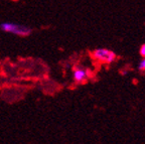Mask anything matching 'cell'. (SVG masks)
Listing matches in <instances>:
<instances>
[{
    "mask_svg": "<svg viewBox=\"0 0 145 144\" xmlns=\"http://www.w3.org/2000/svg\"><path fill=\"white\" fill-rule=\"evenodd\" d=\"M139 70L140 71H142V72H144L145 71V58L142 60V61L140 62V63H139Z\"/></svg>",
    "mask_w": 145,
    "mask_h": 144,
    "instance_id": "cell-4",
    "label": "cell"
},
{
    "mask_svg": "<svg viewBox=\"0 0 145 144\" xmlns=\"http://www.w3.org/2000/svg\"><path fill=\"white\" fill-rule=\"evenodd\" d=\"M92 56H93V58L96 61L102 62V63H113L116 60L115 52L107 50V48H98V50H94Z\"/></svg>",
    "mask_w": 145,
    "mask_h": 144,
    "instance_id": "cell-2",
    "label": "cell"
},
{
    "mask_svg": "<svg viewBox=\"0 0 145 144\" xmlns=\"http://www.w3.org/2000/svg\"><path fill=\"white\" fill-rule=\"evenodd\" d=\"M88 75V71L83 70V69H76L74 71V80L77 83H82L87 79Z\"/></svg>",
    "mask_w": 145,
    "mask_h": 144,
    "instance_id": "cell-3",
    "label": "cell"
},
{
    "mask_svg": "<svg viewBox=\"0 0 145 144\" xmlns=\"http://www.w3.org/2000/svg\"><path fill=\"white\" fill-rule=\"evenodd\" d=\"M139 54H140V56H142V58H145V43L140 46V50H139Z\"/></svg>",
    "mask_w": 145,
    "mask_h": 144,
    "instance_id": "cell-5",
    "label": "cell"
},
{
    "mask_svg": "<svg viewBox=\"0 0 145 144\" xmlns=\"http://www.w3.org/2000/svg\"><path fill=\"white\" fill-rule=\"evenodd\" d=\"M0 29L7 33H11L18 36H26L31 33L29 27L14 22H3L0 24Z\"/></svg>",
    "mask_w": 145,
    "mask_h": 144,
    "instance_id": "cell-1",
    "label": "cell"
}]
</instances>
